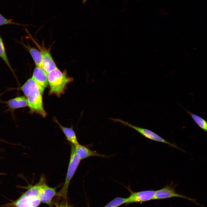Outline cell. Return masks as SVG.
<instances>
[{"label": "cell", "mask_w": 207, "mask_h": 207, "mask_svg": "<svg viewBox=\"0 0 207 207\" xmlns=\"http://www.w3.org/2000/svg\"><path fill=\"white\" fill-rule=\"evenodd\" d=\"M42 181L40 180L39 182L34 185H29L26 187L27 191L24 193L17 200L4 205V207H38L41 201L39 194Z\"/></svg>", "instance_id": "obj_1"}, {"label": "cell", "mask_w": 207, "mask_h": 207, "mask_svg": "<svg viewBox=\"0 0 207 207\" xmlns=\"http://www.w3.org/2000/svg\"><path fill=\"white\" fill-rule=\"evenodd\" d=\"M47 77L50 87L49 94H55L57 97L64 93L67 85L74 80L67 76L65 70L62 72L58 68L49 72Z\"/></svg>", "instance_id": "obj_2"}, {"label": "cell", "mask_w": 207, "mask_h": 207, "mask_svg": "<svg viewBox=\"0 0 207 207\" xmlns=\"http://www.w3.org/2000/svg\"><path fill=\"white\" fill-rule=\"evenodd\" d=\"M71 154L65 183L62 188L56 194V195L66 198L68 187L70 180L74 176L81 160L75 152V145L71 144Z\"/></svg>", "instance_id": "obj_3"}, {"label": "cell", "mask_w": 207, "mask_h": 207, "mask_svg": "<svg viewBox=\"0 0 207 207\" xmlns=\"http://www.w3.org/2000/svg\"><path fill=\"white\" fill-rule=\"evenodd\" d=\"M42 94L37 84L33 85L27 97L28 106L30 113H35L45 117L47 114L43 107Z\"/></svg>", "instance_id": "obj_4"}, {"label": "cell", "mask_w": 207, "mask_h": 207, "mask_svg": "<svg viewBox=\"0 0 207 207\" xmlns=\"http://www.w3.org/2000/svg\"><path fill=\"white\" fill-rule=\"evenodd\" d=\"M110 119L115 122H120L124 125L130 127L140 133L145 137L151 140L167 144L170 146L184 152L179 148L175 143L169 142L163 139L152 131L148 129L137 127L121 119L111 118Z\"/></svg>", "instance_id": "obj_5"}, {"label": "cell", "mask_w": 207, "mask_h": 207, "mask_svg": "<svg viewBox=\"0 0 207 207\" xmlns=\"http://www.w3.org/2000/svg\"><path fill=\"white\" fill-rule=\"evenodd\" d=\"M177 197L188 200L197 205H200L195 201V199H192L185 195L177 193L175 190V186L171 182L170 184H167L162 188L156 191L154 200L166 199Z\"/></svg>", "instance_id": "obj_6"}, {"label": "cell", "mask_w": 207, "mask_h": 207, "mask_svg": "<svg viewBox=\"0 0 207 207\" xmlns=\"http://www.w3.org/2000/svg\"><path fill=\"white\" fill-rule=\"evenodd\" d=\"M130 193V195L127 198L125 204L128 205L134 203H141L154 200L156 191L148 190L134 192L131 190L129 186L126 187Z\"/></svg>", "instance_id": "obj_7"}, {"label": "cell", "mask_w": 207, "mask_h": 207, "mask_svg": "<svg viewBox=\"0 0 207 207\" xmlns=\"http://www.w3.org/2000/svg\"><path fill=\"white\" fill-rule=\"evenodd\" d=\"M0 103L5 104L7 108L4 111L5 113L10 112L14 119L15 118L14 111L15 110L28 106L27 97L25 96L16 97L7 101L0 100Z\"/></svg>", "instance_id": "obj_8"}, {"label": "cell", "mask_w": 207, "mask_h": 207, "mask_svg": "<svg viewBox=\"0 0 207 207\" xmlns=\"http://www.w3.org/2000/svg\"><path fill=\"white\" fill-rule=\"evenodd\" d=\"M57 187H51L48 186L45 179L42 183L39 194L41 202L51 206L52 199L57 194L56 191Z\"/></svg>", "instance_id": "obj_9"}, {"label": "cell", "mask_w": 207, "mask_h": 207, "mask_svg": "<svg viewBox=\"0 0 207 207\" xmlns=\"http://www.w3.org/2000/svg\"><path fill=\"white\" fill-rule=\"evenodd\" d=\"M32 78L35 81L41 92L43 94L49 85L47 74L42 68L36 66Z\"/></svg>", "instance_id": "obj_10"}, {"label": "cell", "mask_w": 207, "mask_h": 207, "mask_svg": "<svg viewBox=\"0 0 207 207\" xmlns=\"http://www.w3.org/2000/svg\"><path fill=\"white\" fill-rule=\"evenodd\" d=\"M42 56V67L47 74L57 68L51 55L50 51L44 47L40 49Z\"/></svg>", "instance_id": "obj_11"}, {"label": "cell", "mask_w": 207, "mask_h": 207, "mask_svg": "<svg viewBox=\"0 0 207 207\" xmlns=\"http://www.w3.org/2000/svg\"><path fill=\"white\" fill-rule=\"evenodd\" d=\"M75 148L76 154L81 160L93 156L101 157H106L104 155L92 151L85 146L79 143L75 145Z\"/></svg>", "instance_id": "obj_12"}, {"label": "cell", "mask_w": 207, "mask_h": 207, "mask_svg": "<svg viewBox=\"0 0 207 207\" xmlns=\"http://www.w3.org/2000/svg\"><path fill=\"white\" fill-rule=\"evenodd\" d=\"M54 120L55 122L58 125L68 141L74 145L79 144L75 133L72 127L70 128L64 127L55 118Z\"/></svg>", "instance_id": "obj_13"}, {"label": "cell", "mask_w": 207, "mask_h": 207, "mask_svg": "<svg viewBox=\"0 0 207 207\" xmlns=\"http://www.w3.org/2000/svg\"><path fill=\"white\" fill-rule=\"evenodd\" d=\"M30 53L36 66L42 67V56L40 51L29 45H24Z\"/></svg>", "instance_id": "obj_14"}, {"label": "cell", "mask_w": 207, "mask_h": 207, "mask_svg": "<svg viewBox=\"0 0 207 207\" xmlns=\"http://www.w3.org/2000/svg\"><path fill=\"white\" fill-rule=\"evenodd\" d=\"M185 110L198 126L207 132V122L201 117L192 113L186 109Z\"/></svg>", "instance_id": "obj_15"}, {"label": "cell", "mask_w": 207, "mask_h": 207, "mask_svg": "<svg viewBox=\"0 0 207 207\" xmlns=\"http://www.w3.org/2000/svg\"><path fill=\"white\" fill-rule=\"evenodd\" d=\"M0 57L10 69L12 71L14 75H15L14 71L12 69L9 62L8 60L7 55L6 53L5 47L3 40L0 35Z\"/></svg>", "instance_id": "obj_16"}, {"label": "cell", "mask_w": 207, "mask_h": 207, "mask_svg": "<svg viewBox=\"0 0 207 207\" xmlns=\"http://www.w3.org/2000/svg\"><path fill=\"white\" fill-rule=\"evenodd\" d=\"M127 200V198L117 197L108 202L103 207H118L126 204Z\"/></svg>", "instance_id": "obj_17"}, {"label": "cell", "mask_w": 207, "mask_h": 207, "mask_svg": "<svg viewBox=\"0 0 207 207\" xmlns=\"http://www.w3.org/2000/svg\"><path fill=\"white\" fill-rule=\"evenodd\" d=\"M6 24L18 25L19 24L6 19L0 13V26Z\"/></svg>", "instance_id": "obj_18"}, {"label": "cell", "mask_w": 207, "mask_h": 207, "mask_svg": "<svg viewBox=\"0 0 207 207\" xmlns=\"http://www.w3.org/2000/svg\"><path fill=\"white\" fill-rule=\"evenodd\" d=\"M5 174L4 173H0V175H5Z\"/></svg>", "instance_id": "obj_19"}, {"label": "cell", "mask_w": 207, "mask_h": 207, "mask_svg": "<svg viewBox=\"0 0 207 207\" xmlns=\"http://www.w3.org/2000/svg\"><path fill=\"white\" fill-rule=\"evenodd\" d=\"M61 207H69L68 206H61Z\"/></svg>", "instance_id": "obj_20"}, {"label": "cell", "mask_w": 207, "mask_h": 207, "mask_svg": "<svg viewBox=\"0 0 207 207\" xmlns=\"http://www.w3.org/2000/svg\"><path fill=\"white\" fill-rule=\"evenodd\" d=\"M87 0H83V3H85V2Z\"/></svg>", "instance_id": "obj_21"}, {"label": "cell", "mask_w": 207, "mask_h": 207, "mask_svg": "<svg viewBox=\"0 0 207 207\" xmlns=\"http://www.w3.org/2000/svg\"><path fill=\"white\" fill-rule=\"evenodd\" d=\"M56 207H61V206H56Z\"/></svg>", "instance_id": "obj_22"}]
</instances>
